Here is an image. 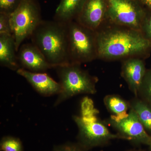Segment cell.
Returning <instances> with one entry per match:
<instances>
[{
  "mask_svg": "<svg viewBox=\"0 0 151 151\" xmlns=\"http://www.w3.org/2000/svg\"><path fill=\"white\" fill-rule=\"evenodd\" d=\"M96 33L97 59L105 61L150 56L151 43L140 31L106 23Z\"/></svg>",
  "mask_w": 151,
  "mask_h": 151,
  "instance_id": "6da1fadb",
  "label": "cell"
},
{
  "mask_svg": "<svg viewBox=\"0 0 151 151\" xmlns=\"http://www.w3.org/2000/svg\"><path fill=\"white\" fill-rule=\"evenodd\" d=\"M30 37L52 68L70 63L67 23L42 20Z\"/></svg>",
  "mask_w": 151,
  "mask_h": 151,
  "instance_id": "7a4b0ae2",
  "label": "cell"
},
{
  "mask_svg": "<svg viewBox=\"0 0 151 151\" xmlns=\"http://www.w3.org/2000/svg\"><path fill=\"white\" fill-rule=\"evenodd\" d=\"M73 119L78 129L77 142L88 151L106 146L113 140L121 139L117 134L110 132L105 122L97 117L96 110L89 100H84L81 116H73Z\"/></svg>",
  "mask_w": 151,
  "mask_h": 151,
  "instance_id": "3957f363",
  "label": "cell"
},
{
  "mask_svg": "<svg viewBox=\"0 0 151 151\" xmlns=\"http://www.w3.org/2000/svg\"><path fill=\"white\" fill-rule=\"evenodd\" d=\"M80 65L70 63L55 68L61 91L54 103L55 106L78 94H94L97 92L98 78L90 75Z\"/></svg>",
  "mask_w": 151,
  "mask_h": 151,
  "instance_id": "277c9868",
  "label": "cell"
},
{
  "mask_svg": "<svg viewBox=\"0 0 151 151\" xmlns=\"http://www.w3.org/2000/svg\"><path fill=\"white\" fill-rule=\"evenodd\" d=\"M70 63L80 64L97 59L96 33L76 20L67 23Z\"/></svg>",
  "mask_w": 151,
  "mask_h": 151,
  "instance_id": "5b68a950",
  "label": "cell"
},
{
  "mask_svg": "<svg viewBox=\"0 0 151 151\" xmlns=\"http://www.w3.org/2000/svg\"><path fill=\"white\" fill-rule=\"evenodd\" d=\"M9 19L17 52L23 42L31 37L42 21L39 4L36 0H22L18 7L9 15Z\"/></svg>",
  "mask_w": 151,
  "mask_h": 151,
  "instance_id": "8992f818",
  "label": "cell"
},
{
  "mask_svg": "<svg viewBox=\"0 0 151 151\" xmlns=\"http://www.w3.org/2000/svg\"><path fill=\"white\" fill-rule=\"evenodd\" d=\"M107 23L141 32L147 9L139 0H107Z\"/></svg>",
  "mask_w": 151,
  "mask_h": 151,
  "instance_id": "52a82bcc",
  "label": "cell"
},
{
  "mask_svg": "<svg viewBox=\"0 0 151 151\" xmlns=\"http://www.w3.org/2000/svg\"><path fill=\"white\" fill-rule=\"evenodd\" d=\"M116 130L121 139L130 141L135 145L148 146L151 136L146 132L136 113L130 109L123 116L111 115L105 122Z\"/></svg>",
  "mask_w": 151,
  "mask_h": 151,
  "instance_id": "ba28073f",
  "label": "cell"
},
{
  "mask_svg": "<svg viewBox=\"0 0 151 151\" xmlns=\"http://www.w3.org/2000/svg\"><path fill=\"white\" fill-rule=\"evenodd\" d=\"M107 0H86L75 20L96 32L107 23Z\"/></svg>",
  "mask_w": 151,
  "mask_h": 151,
  "instance_id": "9c48e42d",
  "label": "cell"
},
{
  "mask_svg": "<svg viewBox=\"0 0 151 151\" xmlns=\"http://www.w3.org/2000/svg\"><path fill=\"white\" fill-rule=\"evenodd\" d=\"M20 68L32 72H45L52 68L40 50L33 44L22 45L17 52Z\"/></svg>",
  "mask_w": 151,
  "mask_h": 151,
  "instance_id": "30bf717a",
  "label": "cell"
},
{
  "mask_svg": "<svg viewBox=\"0 0 151 151\" xmlns=\"http://www.w3.org/2000/svg\"><path fill=\"white\" fill-rule=\"evenodd\" d=\"M144 60L134 57L122 60L121 75L135 97H137L139 89L147 70Z\"/></svg>",
  "mask_w": 151,
  "mask_h": 151,
  "instance_id": "8fae6325",
  "label": "cell"
},
{
  "mask_svg": "<svg viewBox=\"0 0 151 151\" xmlns=\"http://www.w3.org/2000/svg\"><path fill=\"white\" fill-rule=\"evenodd\" d=\"M17 73L26 79L36 91L45 97L58 94L61 91V86L45 72H32L20 68Z\"/></svg>",
  "mask_w": 151,
  "mask_h": 151,
  "instance_id": "7c38bea8",
  "label": "cell"
},
{
  "mask_svg": "<svg viewBox=\"0 0 151 151\" xmlns=\"http://www.w3.org/2000/svg\"><path fill=\"white\" fill-rule=\"evenodd\" d=\"M15 43L12 35H0V64L17 71L20 68L18 60Z\"/></svg>",
  "mask_w": 151,
  "mask_h": 151,
  "instance_id": "4fadbf2b",
  "label": "cell"
},
{
  "mask_svg": "<svg viewBox=\"0 0 151 151\" xmlns=\"http://www.w3.org/2000/svg\"><path fill=\"white\" fill-rule=\"evenodd\" d=\"M86 0H61L57 8L55 20L68 23L75 20L84 6Z\"/></svg>",
  "mask_w": 151,
  "mask_h": 151,
  "instance_id": "5bb4252c",
  "label": "cell"
},
{
  "mask_svg": "<svg viewBox=\"0 0 151 151\" xmlns=\"http://www.w3.org/2000/svg\"><path fill=\"white\" fill-rule=\"evenodd\" d=\"M129 102L130 109L134 111L146 132L151 136V105L137 97Z\"/></svg>",
  "mask_w": 151,
  "mask_h": 151,
  "instance_id": "9a60e30c",
  "label": "cell"
},
{
  "mask_svg": "<svg viewBox=\"0 0 151 151\" xmlns=\"http://www.w3.org/2000/svg\"><path fill=\"white\" fill-rule=\"evenodd\" d=\"M103 102L112 116H123L127 114L130 109L129 102L116 94L106 95L103 99Z\"/></svg>",
  "mask_w": 151,
  "mask_h": 151,
  "instance_id": "2e32d148",
  "label": "cell"
},
{
  "mask_svg": "<svg viewBox=\"0 0 151 151\" xmlns=\"http://www.w3.org/2000/svg\"><path fill=\"white\" fill-rule=\"evenodd\" d=\"M137 97L151 105V68L147 69L139 89Z\"/></svg>",
  "mask_w": 151,
  "mask_h": 151,
  "instance_id": "e0dca14e",
  "label": "cell"
},
{
  "mask_svg": "<svg viewBox=\"0 0 151 151\" xmlns=\"http://www.w3.org/2000/svg\"><path fill=\"white\" fill-rule=\"evenodd\" d=\"M2 151H24L22 143L19 138L6 136L2 138L0 142Z\"/></svg>",
  "mask_w": 151,
  "mask_h": 151,
  "instance_id": "ac0fdd59",
  "label": "cell"
},
{
  "mask_svg": "<svg viewBox=\"0 0 151 151\" xmlns=\"http://www.w3.org/2000/svg\"><path fill=\"white\" fill-rule=\"evenodd\" d=\"M22 0H0V13L10 15L20 4Z\"/></svg>",
  "mask_w": 151,
  "mask_h": 151,
  "instance_id": "d6986e66",
  "label": "cell"
},
{
  "mask_svg": "<svg viewBox=\"0 0 151 151\" xmlns=\"http://www.w3.org/2000/svg\"><path fill=\"white\" fill-rule=\"evenodd\" d=\"M52 151H88L78 142H68L54 146Z\"/></svg>",
  "mask_w": 151,
  "mask_h": 151,
  "instance_id": "ffe728a7",
  "label": "cell"
},
{
  "mask_svg": "<svg viewBox=\"0 0 151 151\" xmlns=\"http://www.w3.org/2000/svg\"><path fill=\"white\" fill-rule=\"evenodd\" d=\"M141 32L151 43V12L147 10L142 24Z\"/></svg>",
  "mask_w": 151,
  "mask_h": 151,
  "instance_id": "44dd1931",
  "label": "cell"
},
{
  "mask_svg": "<svg viewBox=\"0 0 151 151\" xmlns=\"http://www.w3.org/2000/svg\"><path fill=\"white\" fill-rule=\"evenodd\" d=\"M12 35L9 15L0 13V35Z\"/></svg>",
  "mask_w": 151,
  "mask_h": 151,
  "instance_id": "7402d4cb",
  "label": "cell"
},
{
  "mask_svg": "<svg viewBox=\"0 0 151 151\" xmlns=\"http://www.w3.org/2000/svg\"><path fill=\"white\" fill-rule=\"evenodd\" d=\"M139 1L146 9L151 12V0H139Z\"/></svg>",
  "mask_w": 151,
  "mask_h": 151,
  "instance_id": "603a6c76",
  "label": "cell"
},
{
  "mask_svg": "<svg viewBox=\"0 0 151 151\" xmlns=\"http://www.w3.org/2000/svg\"><path fill=\"white\" fill-rule=\"evenodd\" d=\"M148 146L149 147V149H150V151H151V139L150 142V144H149Z\"/></svg>",
  "mask_w": 151,
  "mask_h": 151,
  "instance_id": "cb8c5ba5",
  "label": "cell"
},
{
  "mask_svg": "<svg viewBox=\"0 0 151 151\" xmlns=\"http://www.w3.org/2000/svg\"><path fill=\"white\" fill-rule=\"evenodd\" d=\"M129 151H144L142 150H130Z\"/></svg>",
  "mask_w": 151,
  "mask_h": 151,
  "instance_id": "d4e9b609",
  "label": "cell"
}]
</instances>
